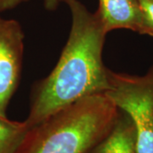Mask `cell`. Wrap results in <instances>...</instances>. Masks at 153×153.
<instances>
[{
	"label": "cell",
	"instance_id": "1",
	"mask_svg": "<svg viewBox=\"0 0 153 153\" xmlns=\"http://www.w3.org/2000/svg\"><path fill=\"white\" fill-rule=\"evenodd\" d=\"M71 15V27L60 60L33 95L26 123L37 125L58 111L110 88L109 70L102 60L105 36L96 13L79 0H63Z\"/></svg>",
	"mask_w": 153,
	"mask_h": 153
},
{
	"label": "cell",
	"instance_id": "2",
	"mask_svg": "<svg viewBox=\"0 0 153 153\" xmlns=\"http://www.w3.org/2000/svg\"><path fill=\"white\" fill-rule=\"evenodd\" d=\"M119 113L105 94L85 97L28 128L14 153H90Z\"/></svg>",
	"mask_w": 153,
	"mask_h": 153
},
{
	"label": "cell",
	"instance_id": "3",
	"mask_svg": "<svg viewBox=\"0 0 153 153\" xmlns=\"http://www.w3.org/2000/svg\"><path fill=\"white\" fill-rule=\"evenodd\" d=\"M109 81L105 94L131 118L137 153H153V66L142 76L109 70Z\"/></svg>",
	"mask_w": 153,
	"mask_h": 153
},
{
	"label": "cell",
	"instance_id": "4",
	"mask_svg": "<svg viewBox=\"0 0 153 153\" xmlns=\"http://www.w3.org/2000/svg\"><path fill=\"white\" fill-rule=\"evenodd\" d=\"M23 51L24 33L19 22L0 17V116H6L18 85Z\"/></svg>",
	"mask_w": 153,
	"mask_h": 153
},
{
	"label": "cell",
	"instance_id": "5",
	"mask_svg": "<svg viewBox=\"0 0 153 153\" xmlns=\"http://www.w3.org/2000/svg\"><path fill=\"white\" fill-rule=\"evenodd\" d=\"M95 13L106 33L128 29L142 34L143 16L138 0H99Z\"/></svg>",
	"mask_w": 153,
	"mask_h": 153
},
{
	"label": "cell",
	"instance_id": "6",
	"mask_svg": "<svg viewBox=\"0 0 153 153\" xmlns=\"http://www.w3.org/2000/svg\"><path fill=\"white\" fill-rule=\"evenodd\" d=\"M90 153H137L135 130L131 118L120 110L111 129Z\"/></svg>",
	"mask_w": 153,
	"mask_h": 153
},
{
	"label": "cell",
	"instance_id": "7",
	"mask_svg": "<svg viewBox=\"0 0 153 153\" xmlns=\"http://www.w3.org/2000/svg\"><path fill=\"white\" fill-rule=\"evenodd\" d=\"M27 129L25 121H11L0 116V153H14Z\"/></svg>",
	"mask_w": 153,
	"mask_h": 153
},
{
	"label": "cell",
	"instance_id": "8",
	"mask_svg": "<svg viewBox=\"0 0 153 153\" xmlns=\"http://www.w3.org/2000/svg\"><path fill=\"white\" fill-rule=\"evenodd\" d=\"M142 11V34L153 37V0H138Z\"/></svg>",
	"mask_w": 153,
	"mask_h": 153
},
{
	"label": "cell",
	"instance_id": "9",
	"mask_svg": "<svg viewBox=\"0 0 153 153\" xmlns=\"http://www.w3.org/2000/svg\"><path fill=\"white\" fill-rule=\"evenodd\" d=\"M28 0H0V11L11 10Z\"/></svg>",
	"mask_w": 153,
	"mask_h": 153
},
{
	"label": "cell",
	"instance_id": "10",
	"mask_svg": "<svg viewBox=\"0 0 153 153\" xmlns=\"http://www.w3.org/2000/svg\"><path fill=\"white\" fill-rule=\"evenodd\" d=\"M62 1L63 0H44V4L48 10H55Z\"/></svg>",
	"mask_w": 153,
	"mask_h": 153
}]
</instances>
